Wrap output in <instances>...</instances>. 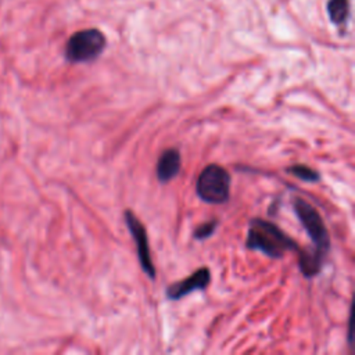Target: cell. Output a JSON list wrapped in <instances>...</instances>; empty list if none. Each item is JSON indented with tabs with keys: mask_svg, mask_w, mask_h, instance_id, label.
I'll use <instances>...</instances> for the list:
<instances>
[{
	"mask_svg": "<svg viewBox=\"0 0 355 355\" xmlns=\"http://www.w3.org/2000/svg\"><path fill=\"white\" fill-rule=\"evenodd\" d=\"M245 247L261 251L270 258H282L286 252L298 251L297 243L275 223L255 218L248 225Z\"/></svg>",
	"mask_w": 355,
	"mask_h": 355,
	"instance_id": "obj_1",
	"label": "cell"
},
{
	"mask_svg": "<svg viewBox=\"0 0 355 355\" xmlns=\"http://www.w3.org/2000/svg\"><path fill=\"white\" fill-rule=\"evenodd\" d=\"M232 178L229 172L218 165H207L198 175L196 182L197 196L208 204H222L230 197Z\"/></svg>",
	"mask_w": 355,
	"mask_h": 355,
	"instance_id": "obj_2",
	"label": "cell"
},
{
	"mask_svg": "<svg viewBox=\"0 0 355 355\" xmlns=\"http://www.w3.org/2000/svg\"><path fill=\"white\" fill-rule=\"evenodd\" d=\"M105 47V36L98 29H83L73 33L65 46V58L69 62L96 60Z\"/></svg>",
	"mask_w": 355,
	"mask_h": 355,
	"instance_id": "obj_3",
	"label": "cell"
},
{
	"mask_svg": "<svg viewBox=\"0 0 355 355\" xmlns=\"http://www.w3.org/2000/svg\"><path fill=\"white\" fill-rule=\"evenodd\" d=\"M293 207L302 227L313 241L315 250L326 255L330 251V236L319 212L302 198H295Z\"/></svg>",
	"mask_w": 355,
	"mask_h": 355,
	"instance_id": "obj_4",
	"label": "cell"
},
{
	"mask_svg": "<svg viewBox=\"0 0 355 355\" xmlns=\"http://www.w3.org/2000/svg\"><path fill=\"white\" fill-rule=\"evenodd\" d=\"M125 222L128 225V229L136 243V250H137V257L141 265V269L148 275L150 279L155 277V268L153 265L151 257H150V247H148V239L146 233V227L141 225L139 218L130 211H125Z\"/></svg>",
	"mask_w": 355,
	"mask_h": 355,
	"instance_id": "obj_5",
	"label": "cell"
},
{
	"mask_svg": "<svg viewBox=\"0 0 355 355\" xmlns=\"http://www.w3.org/2000/svg\"><path fill=\"white\" fill-rule=\"evenodd\" d=\"M209 282H211L209 269L200 268L186 279L171 284L166 288V297L171 300H180L196 290H204L205 287H208Z\"/></svg>",
	"mask_w": 355,
	"mask_h": 355,
	"instance_id": "obj_6",
	"label": "cell"
},
{
	"mask_svg": "<svg viewBox=\"0 0 355 355\" xmlns=\"http://www.w3.org/2000/svg\"><path fill=\"white\" fill-rule=\"evenodd\" d=\"M182 158L178 148H166L158 158L157 162V178L161 183L172 180L180 171Z\"/></svg>",
	"mask_w": 355,
	"mask_h": 355,
	"instance_id": "obj_7",
	"label": "cell"
},
{
	"mask_svg": "<svg viewBox=\"0 0 355 355\" xmlns=\"http://www.w3.org/2000/svg\"><path fill=\"white\" fill-rule=\"evenodd\" d=\"M324 257L326 255H323L322 252H319L315 248H312V250H301L300 248L298 250V263H300V269H301L302 275L306 277L318 275L322 269Z\"/></svg>",
	"mask_w": 355,
	"mask_h": 355,
	"instance_id": "obj_8",
	"label": "cell"
},
{
	"mask_svg": "<svg viewBox=\"0 0 355 355\" xmlns=\"http://www.w3.org/2000/svg\"><path fill=\"white\" fill-rule=\"evenodd\" d=\"M327 12L336 25L345 24L349 14V3L348 0H329L327 1Z\"/></svg>",
	"mask_w": 355,
	"mask_h": 355,
	"instance_id": "obj_9",
	"label": "cell"
},
{
	"mask_svg": "<svg viewBox=\"0 0 355 355\" xmlns=\"http://www.w3.org/2000/svg\"><path fill=\"white\" fill-rule=\"evenodd\" d=\"M287 172L301 180H305V182H318L320 179V175L318 171H315L306 165H302V164H297V165L287 168Z\"/></svg>",
	"mask_w": 355,
	"mask_h": 355,
	"instance_id": "obj_10",
	"label": "cell"
},
{
	"mask_svg": "<svg viewBox=\"0 0 355 355\" xmlns=\"http://www.w3.org/2000/svg\"><path fill=\"white\" fill-rule=\"evenodd\" d=\"M216 226H218V220H216V219L208 220V222L200 225V226L194 230V234H193V236H194V239H197V240H205V239H208V237L215 232Z\"/></svg>",
	"mask_w": 355,
	"mask_h": 355,
	"instance_id": "obj_11",
	"label": "cell"
}]
</instances>
